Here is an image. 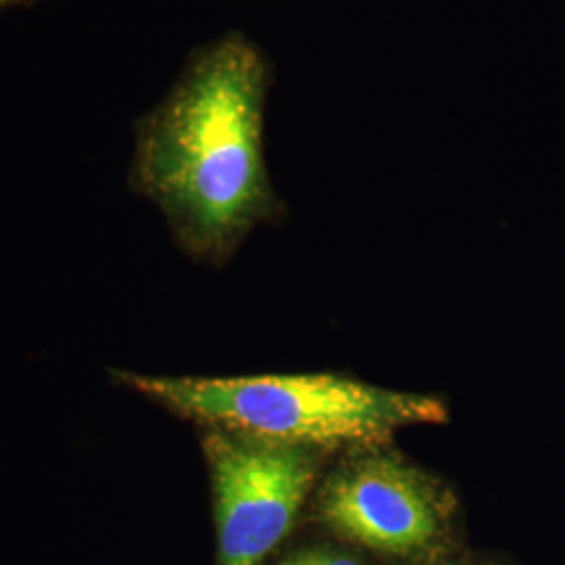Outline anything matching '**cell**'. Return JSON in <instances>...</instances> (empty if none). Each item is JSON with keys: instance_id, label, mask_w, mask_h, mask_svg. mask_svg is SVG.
I'll return each mask as SVG.
<instances>
[{"instance_id": "277c9868", "label": "cell", "mask_w": 565, "mask_h": 565, "mask_svg": "<svg viewBox=\"0 0 565 565\" xmlns=\"http://www.w3.org/2000/svg\"><path fill=\"white\" fill-rule=\"evenodd\" d=\"M450 501L424 469L384 446L356 450L321 490L324 524L371 551L413 557L440 541Z\"/></svg>"}, {"instance_id": "8992f818", "label": "cell", "mask_w": 565, "mask_h": 565, "mask_svg": "<svg viewBox=\"0 0 565 565\" xmlns=\"http://www.w3.org/2000/svg\"><path fill=\"white\" fill-rule=\"evenodd\" d=\"M18 2H25V0H0V7H7V4H18Z\"/></svg>"}, {"instance_id": "6da1fadb", "label": "cell", "mask_w": 565, "mask_h": 565, "mask_svg": "<svg viewBox=\"0 0 565 565\" xmlns=\"http://www.w3.org/2000/svg\"><path fill=\"white\" fill-rule=\"evenodd\" d=\"M264 93L260 53L242 36H226L203 49L137 124L132 184L200 258L223 260L273 214Z\"/></svg>"}, {"instance_id": "7a4b0ae2", "label": "cell", "mask_w": 565, "mask_h": 565, "mask_svg": "<svg viewBox=\"0 0 565 565\" xmlns=\"http://www.w3.org/2000/svg\"><path fill=\"white\" fill-rule=\"evenodd\" d=\"M184 419L282 445L327 450L385 446L403 427L445 424L440 398L364 384L335 373L256 377L121 375Z\"/></svg>"}, {"instance_id": "5b68a950", "label": "cell", "mask_w": 565, "mask_h": 565, "mask_svg": "<svg viewBox=\"0 0 565 565\" xmlns=\"http://www.w3.org/2000/svg\"><path fill=\"white\" fill-rule=\"evenodd\" d=\"M281 565H361L345 553H338L331 548H306L294 553Z\"/></svg>"}, {"instance_id": "3957f363", "label": "cell", "mask_w": 565, "mask_h": 565, "mask_svg": "<svg viewBox=\"0 0 565 565\" xmlns=\"http://www.w3.org/2000/svg\"><path fill=\"white\" fill-rule=\"evenodd\" d=\"M218 565H263L317 484L319 450L205 427Z\"/></svg>"}]
</instances>
